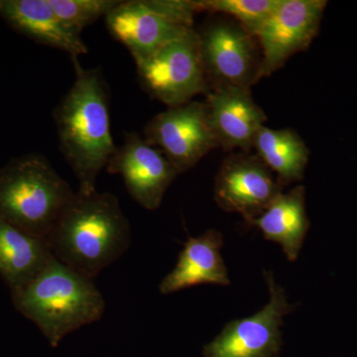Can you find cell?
<instances>
[{
  "mask_svg": "<svg viewBox=\"0 0 357 357\" xmlns=\"http://www.w3.org/2000/svg\"><path fill=\"white\" fill-rule=\"evenodd\" d=\"M76 79L54 109L60 151L82 194L96 191V181L116 152L110 121L109 89L100 68L84 69L73 60Z\"/></svg>",
  "mask_w": 357,
  "mask_h": 357,
  "instance_id": "obj_1",
  "label": "cell"
},
{
  "mask_svg": "<svg viewBox=\"0 0 357 357\" xmlns=\"http://www.w3.org/2000/svg\"><path fill=\"white\" fill-rule=\"evenodd\" d=\"M131 229L112 192H76L46 243L66 266L93 279L128 251Z\"/></svg>",
  "mask_w": 357,
  "mask_h": 357,
  "instance_id": "obj_2",
  "label": "cell"
},
{
  "mask_svg": "<svg viewBox=\"0 0 357 357\" xmlns=\"http://www.w3.org/2000/svg\"><path fill=\"white\" fill-rule=\"evenodd\" d=\"M11 297L16 310L38 326L52 347L70 333L100 321L105 310L93 279L55 257Z\"/></svg>",
  "mask_w": 357,
  "mask_h": 357,
  "instance_id": "obj_3",
  "label": "cell"
},
{
  "mask_svg": "<svg viewBox=\"0 0 357 357\" xmlns=\"http://www.w3.org/2000/svg\"><path fill=\"white\" fill-rule=\"evenodd\" d=\"M75 194L43 155H23L0 169V217L44 241Z\"/></svg>",
  "mask_w": 357,
  "mask_h": 357,
  "instance_id": "obj_4",
  "label": "cell"
},
{
  "mask_svg": "<svg viewBox=\"0 0 357 357\" xmlns=\"http://www.w3.org/2000/svg\"><path fill=\"white\" fill-rule=\"evenodd\" d=\"M199 13L196 0H121L105 20L137 63L191 29Z\"/></svg>",
  "mask_w": 357,
  "mask_h": 357,
  "instance_id": "obj_5",
  "label": "cell"
},
{
  "mask_svg": "<svg viewBox=\"0 0 357 357\" xmlns=\"http://www.w3.org/2000/svg\"><path fill=\"white\" fill-rule=\"evenodd\" d=\"M135 65L144 91L168 107L185 105L208 93L199 35L194 28Z\"/></svg>",
  "mask_w": 357,
  "mask_h": 357,
  "instance_id": "obj_6",
  "label": "cell"
},
{
  "mask_svg": "<svg viewBox=\"0 0 357 357\" xmlns=\"http://www.w3.org/2000/svg\"><path fill=\"white\" fill-rule=\"evenodd\" d=\"M198 35L208 91L223 86L251 89L259 82V44L236 21H213Z\"/></svg>",
  "mask_w": 357,
  "mask_h": 357,
  "instance_id": "obj_7",
  "label": "cell"
},
{
  "mask_svg": "<svg viewBox=\"0 0 357 357\" xmlns=\"http://www.w3.org/2000/svg\"><path fill=\"white\" fill-rule=\"evenodd\" d=\"M144 135L178 174L187 172L218 147L206 105L197 100L155 115L145 126Z\"/></svg>",
  "mask_w": 357,
  "mask_h": 357,
  "instance_id": "obj_8",
  "label": "cell"
},
{
  "mask_svg": "<svg viewBox=\"0 0 357 357\" xmlns=\"http://www.w3.org/2000/svg\"><path fill=\"white\" fill-rule=\"evenodd\" d=\"M326 4L325 0H282L255 36L261 49L259 81L309 48L318 35Z\"/></svg>",
  "mask_w": 357,
  "mask_h": 357,
  "instance_id": "obj_9",
  "label": "cell"
},
{
  "mask_svg": "<svg viewBox=\"0 0 357 357\" xmlns=\"http://www.w3.org/2000/svg\"><path fill=\"white\" fill-rule=\"evenodd\" d=\"M282 189L257 155L241 151L223 160L215 178L213 197L222 210L239 213L248 223L267 210Z\"/></svg>",
  "mask_w": 357,
  "mask_h": 357,
  "instance_id": "obj_10",
  "label": "cell"
},
{
  "mask_svg": "<svg viewBox=\"0 0 357 357\" xmlns=\"http://www.w3.org/2000/svg\"><path fill=\"white\" fill-rule=\"evenodd\" d=\"M270 300L261 311L249 318L230 321L220 335L204 347L206 357H270L278 351L283 317L293 311L285 291L271 272H264Z\"/></svg>",
  "mask_w": 357,
  "mask_h": 357,
  "instance_id": "obj_11",
  "label": "cell"
},
{
  "mask_svg": "<svg viewBox=\"0 0 357 357\" xmlns=\"http://www.w3.org/2000/svg\"><path fill=\"white\" fill-rule=\"evenodd\" d=\"M105 169L121 175L131 198L148 211L161 206L167 190L178 175L165 155L136 132L126 133Z\"/></svg>",
  "mask_w": 357,
  "mask_h": 357,
  "instance_id": "obj_12",
  "label": "cell"
},
{
  "mask_svg": "<svg viewBox=\"0 0 357 357\" xmlns=\"http://www.w3.org/2000/svg\"><path fill=\"white\" fill-rule=\"evenodd\" d=\"M208 122L218 147L250 152L266 114L251 96V89L223 86L206 93Z\"/></svg>",
  "mask_w": 357,
  "mask_h": 357,
  "instance_id": "obj_13",
  "label": "cell"
},
{
  "mask_svg": "<svg viewBox=\"0 0 357 357\" xmlns=\"http://www.w3.org/2000/svg\"><path fill=\"white\" fill-rule=\"evenodd\" d=\"M0 17L33 41L69 54L72 61L89 53L81 35L65 25L49 0H0Z\"/></svg>",
  "mask_w": 357,
  "mask_h": 357,
  "instance_id": "obj_14",
  "label": "cell"
},
{
  "mask_svg": "<svg viewBox=\"0 0 357 357\" xmlns=\"http://www.w3.org/2000/svg\"><path fill=\"white\" fill-rule=\"evenodd\" d=\"M223 237L217 230H208L198 237H189L178 255L175 268L160 283L163 295L202 285H229L220 248Z\"/></svg>",
  "mask_w": 357,
  "mask_h": 357,
  "instance_id": "obj_15",
  "label": "cell"
},
{
  "mask_svg": "<svg viewBox=\"0 0 357 357\" xmlns=\"http://www.w3.org/2000/svg\"><path fill=\"white\" fill-rule=\"evenodd\" d=\"M53 257L46 241L0 217V277L11 293L24 287Z\"/></svg>",
  "mask_w": 357,
  "mask_h": 357,
  "instance_id": "obj_16",
  "label": "cell"
},
{
  "mask_svg": "<svg viewBox=\"0 0 357 357\" xmlns=\"http://www.w3.org/2000/svg\"><path fill=\"white\" fill-rule=\"evenodd\" d=\"M248 225L261 230L268 241L280 244L288 260L295 261L310 227L304 185L281 192L260 217Z\"/></svg>",
  "mask_w": 357,
  "mask_h": 357,
  "instance_id": "obj_17",
  "label": "cell"
},
{
  "mask_svg": "<svg viewBox=\"0 0 357 357\" xmlns=\"http://www.w3.org/2000/svg\"><path fill=\"white\" fill-rule=\"evenodd\" d=\"M252 149L265 165L277 174V181L282 187L304 177L310 150L293 129L262 126L256 135Z\"/></svg>",
  "mask_w": 357,
  "mask_h": 357,
  "instance_id": "obj_18",
  "label": "cell"
},
{
  "mask_svg": "<svg viewBox=\"0 0 357 357\" xmlns=\"http://www.w3.org/2000/svg\"><path fill=\"white\" fill-rule=\"evenodd\" d=\"M199 13H222L255 35L282 3V0H196Z\"/></svg>",
  "mask_w": 357,
  "mask_h": 357,
  "instance_id": "obj_19",
  "label": "cell"
},
{
  "mask_svg": "<svg viewBox=\"0 0 357 357\" xmlns=\"http://www.w3.org/2000/svg\"><path fill=\"white\" fill-rule=\"evenodd\" d=\"M121 0H49L54 11L72 31L81 35L84 28L105 17Z\"/></svg>",
  "mask_w": 357,
  "mask_h": 357,
  "instance_id": "obj_20",
  "label": "cell"
}]
</instances>
